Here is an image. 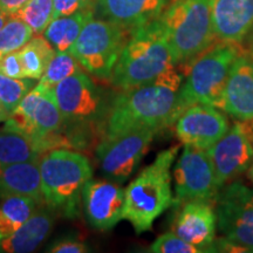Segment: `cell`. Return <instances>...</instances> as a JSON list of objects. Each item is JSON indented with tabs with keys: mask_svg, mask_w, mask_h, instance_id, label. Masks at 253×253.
Masks as SVG:
<instances>
[{
	"mask_svg": "<svg viewBox=\"0 0 253 253\" xmlns=\"http://www.w3.org/2000/svg\"><path fill=\"white\" fill-rule=\"evenodd\" d=\"M184 80L176 67L154 81L121 90L114 97L107 115L102 137L125 134L135 129L162 130L176 122L177 97Z\"/></svg>",
	"mask_w": 253,
	"mask_h": 253,
	"instance_id": "cell-1",
	"label": "cell"
},
{
	"mask_svg": "<svg viewBox=\"0 0 253 253\" xmlns=\"http://www.w3.org/2000/svg\"><path fill=\"white\" fill-rule=\"evenodd\" d=\"M176 67L160 19L136 28L113 69L110 84L120 90L154 81Z\"/></svg>",
	"mask_w": 253,
	"mask_h": 253,
	"instance_id": "cell-2",
	"label": "cell"
},
{
	"mask_svg": "<svg viewBox=\"0 0 253 253\" xmlns=\"http://www.w3.org/2000/svg\"><path fill=\"white\" fill-rule=\"evenodd\" d=\"M178 151L179 145L161 151L125 189L123 219L131 224L137 235L153 229L155 220L173 205L170 169Z\"/></svg>",
	"mask_w": 253,
	"mask_h": 253,
	"instance_id": "cell-3",
	"label": "cell"
},
{
	"mask_svg": "<svg viewBox=\"0 0 253 253\" xmlns=\"http://www.w3.org/2000/svg\"><path fill=\"white\" fill-rule=\"evenodd\" d=\"M243 52V45L217 40L203 53L183 65L186 71L183 73L184 80L177 97L176 118L197 103L219 109L231 67Z\"/></svg>",
	"mask_w": 253,
	"mask_h": 253,
	"instance_id": "cell-4",
	"label": "cell"
},
{
	"mask_svg": "<svg viewBox=\"0 0 253 253\" xmlns=\"http://www.w3.org/2000/svg\"><path fill=\"white\" fill-rule=\"evenodd\" d=\"M43 203L68 218L79 216L82 190L93 177L87 156L72 149H52L39 160Z\"/></svg>",
	"mask_w": 253,
	"mask_h": 253,
	"instance_id": "cell-5",
	"label": "cell"
},
{
	"mask_svg": "<svg viewBox=\"0 0 253 253\" xmlns=\"http://www.w3.org/2000/svg\"><path fill=\"white\" fill-rule=\"evenodd\" d=\"M2 130L28 136L42 154L59 148L74 149L65 131L54 87L46 86L41 81L24 97L14 112L9 114Z\"/></svg>",
	"mask_w": 253,
	"mask_h": 253,
	"instance_id": "cell-6",
	"label": "cell"
},
{
	"mask_svg": "<svg viewBox=\"0 0 253 253\" xmlns=\"http://www.w3.org/2000/svg\"><path fill=\"white\" fill-rule=\"evenodd\" d=\"M160 23L176 66L191 61L217 41L211 0H171Z\"/></svg>",
	"mask_w": 253,
	"mask_h": 253,
	"instance_id": "cell-7",
	"label": "cell"
},
{
	"mask_svg": "<svg viewBox=\"0 0 253 253\" xmlns=\"http://www.w3.org/2000/svg\"><path fill=\"white\" fill-rule=\"evenodd\" d=\"M54 93L73 147H86L90 132L102 123L106 125L110 104L103 91L86 73L80 71L60 81Z\"/></svg>",
	"mask_w": 253,
	"mask_h": 253,
	"instance_id": "cell-8",
	"label": "cell"
},
{
	"mask_svg": "<svg viewBox=\"0 0 253 253\" xmlns=\"http://www.w3.org/2000/svg\"><path fill=\"white\" fill-rule=\"evenodd\" d=\"M131 33L118 24L94 17L82 28L69 53L89 74L109 81Z\"/></svg>",
	"mask_w": 253,
	"mask_h": 253,
	"instance_id": "cell-9",
	"label": "cell"
},
{
	"mask_svg": "<svg viewBox=\"0 0 253 253\" xmlns=\"http://www.w3.org/2000/svg\"><path fill=\"white\" fill-rule=\"evenodd\" d=\"M158 132L157 129L142 128L101 138L95 154L104 178L119 184L128 181Z\"/></svg>",
	"mask_w": 253,
	"mask_h": 253,
	"instance_id": "cell-10",
	"label": "cell"
},
{
	"mask_svg": "<svg viewBox=\"0 0 253 253\" xmlns=\"http://www.w3.org/2000/svg\"><path fill=\"white\" fill-rule=\"evenodd\" d=\"M173 181L176 209L188 202L216 203L220 188L209 150L184 145L173 168Z\"/></svg>",
	"mask_w": 253,
	"mask_h": 253,
	"instance_id": "cell-11",
	"label": "cell"
},
{
	"mask_svg": "<svg viewBox=\"0 0 253 253\" xmlns=\"http://www.w3.org/2000/svg\"><path fill=\"white\" fill-rule=\"evenodd\" d=\"M217 230L230 242L253 252V190L240 182L226 183L214 203Z\"/></svg>",
	"mask_w": 253,
	"mask_h": 253,
	"instance_id": "cell-12",
	"label": "cell"
},
{
	"mask_svg": "<svg viewBox=\"0 0 253 253\" xmlns=\"http://www.w3.org/2000/svg\"><path fill=\"white\" fill-rule=\"evenodd\" d=\"M217 182L226 183L248 172L253 162V121H237L212 148L209 149Z\"/></svg>",
	"mask_w": 253,
	"mask_h": 253,
	"instance_id": "cell-13",
	"label": "cell"
},
{
	"mask_svg": "<svg viewBox=\"0 0 253 253\" xmlns=\"http://www.w3.org/2000/svg\"><path fill=\"white\" fill-rule=\"evenodd\" d=\"M172 126L182 144L202 150L212 148L231 126L223 110L202 103L186 108Z\"/></svg>",
	"mask_w": 253,
	"mask_h": 253,
	"instance_id": "cell-14",
	"label": "cell"
},
{
	"mask_svg": "<svg viewBox=\"0 0 253 253\" xmlns=\"http://www.w3.org/2000/svg\"><path fill=\"white\" fill-rule=\"evenodd\" d=\"M82 205L89 225L108 231L123 219L126 192L119 183L109 179H89L82 190Z\"/></svg>",
	"mask_w": 253,
	"mask_h": 253,
	"instance_id": "cell-15",
	"label": "cell"
},
{
	"mask_svg": "<svg viewBox=\"0 0 253 253\" xmlns=\"http://www.w3.org/2000/svg\"><path fill=\"white\" fill-rule=\"evenodd\" d=\"M172 231L189 244L203 253L213 252L216 239L217 216L214 204L207 202H188L179 207Z\"/></svg>",
	"mask_w": 253,
	"mask_h": 253,
	"instance_id": "cell-16",
	"label": "cell"
},
{
	"mask_svg": "<svg viewBox=\"0 0 253 253\" xmlns=\"http://www.w3.org/2000/svg\"><path fill=\"white\" fill-rule=\"evenodd\" d=\"M219 109L238 121H253V62L245 52L231 67Z\"/></svg>",
	"mask_w": 253,
	"mask_h": 253,
	"instance_id": "cell-17",
	"label": "cell"
},
{
	"mask_svg": "<svg viewBox=\"0 0 253 253\" xmlns=\"http://www.w3.org/2000/svg\"><path fill=\"white\" fill-rule=\"evenodd\" d=\"M170 2L171 0H96L94 17L134 32L160 19Z\"/></svg>",
	"mask_w": 253,
	"mask_h": 253,
	"instance_id": "cell-18",
	"label": "cell"
},
{
	"mask_svg": "<svg viewBox=\"0 0 253 253\" xmlns=\"http://www.w3.org/2000/svg\"><path fill=\"white\" fill-rule=\"evenodd\" d=\"M217 40L243 45L253 31V0H211Z\"/></svg>",
	"mask_w": 253,
	"mask_h": 253,
	"instance_id": "cell-19",
	"label": "cell"
},
{
	"mask_svg": "<svg viewBox=\"0 0 253 253\" xmlns=\"http://www.w3.org/2000/svg\"><path fill=\"white\" fill-rule=\"evenodd\" d=\"M55 211L49 207L41 208L25 221L19 229L0 242V249L7 253H28L34 251L53 229Z\"/></svg>",
	"mask_w": 253,
	"mask_h": 253,
	"instance_id": "cell-20",
	"label": "cell"
},
{
	"mask_svg": "<svg viewBox=\"0 0 253 253\" xmlns=\"http://www.w3.org/2000/svg\"><path fill=\"white\" fill-rule=\"evenodd\" d=\"M23 195L43 203L39 161L8 164L0 176V197Z\"/></svg>",
	"mask_w": 253,
	"mask_h": 253,
	"instance_id": "cell-21",
	"label": "cell"
},
{
	"mask_svg": "<svg viewBox=\"0 0 253 253\" xmlns=\"http://www.w3.org/2000/svg\"><path fill=\"white\" fill-rule=\"evenodd\" d=\"M91 18H94V11H82L54 19L43 31V37L56 53L69 52L80 36L82 28Z\"/></svg>",
	"mask_w": 253,
	"mask_h": 253,
	"instance_id": "cell-22",
	"label": "cell"
},
{
	"mask_svg": "<svg viewBox=\"0 0 253 253\" xmlns=\"http://www.w3.org/2000/svg\"><path fill=\"white\" fill-rule=\"evenodd\" d=\"M38 202L28 196L9 195L0 197V242L14 233L38 208Z\"/></svg>",
	"mask_w": 253,
	"mask_h": 253,
	"instance_id": "cell-23",
	"label": "cell"
},
{
	"mask_svg": "<svg viewBox=\"0 0 253 253\" xmlns=\"http://www.w3.org/2000/svg\"><path fill=\"white\" fill-rule=\"evenodd\" d=\"M55 53V49L45 37H41L40 34L34 38L32 37L18 50L26 79L40 80L45 74L49 62L54 58Z\"/></svg>",
	"mask_w": 253,
	"mask_h": 253,
	"instance_id": "cell-24",
	"label": "cell"
},
{
	"mask_svg": "<svg viewBox=\"0 0 253 253\" xmlns=\"http://www.w3.org/2000/svg\"><path fill=\"white\" fill-rule=\"evenodd\" d=\"M41 153L36 142L15 131H0V162L5 166L39 161Z\"/></svg>",
	"mask_w": 253,
	"mask_h": 253,
	"instance_id": "cell-25",
	"label": "cell"
},
{
	"mask_svg": "<svg viewBox=\"0 0 253 253\" xmlns=\"http://www.w3.org/2000/svg\"><path fill=\"white\" fill-rule=\"evenodd\" d=\"M12 17L28 25L33 34H42L53 20V0H28Z\"/></svg>",
	"mask_w": 253,
	"mask_h": 253,
	"instance_id": "cell-26",
	"label": "cell"
},
{
	"mask_svg": "<svg viewBox=\"0 0 253 253\" xmlns=\"http://www.w3.org/2000/svg\"><path fill=\"white\" fill-rule=\"evenodd\" d=\"M33 37L31 27L20 19L9 17L0 28V60L8 53L19 50Z\"/></svg>",
	"mask_w": 253,
	"mask_h": 253,
	"instance_id": "cell-27",
	"label": "cell"
},
{
	"mask_svg": "<svg viewBox=\"0 0 253 253\" xmlns=\"http://www.w3.org/2000/svg\"><path fill=\"white\" fill-rule=\"evenodd\" d=\"M36 84V80L32 79H14L0 73V102L8 113V116Z\"/></svg>",
	"mask_w": 253,
	"mask_h": 253,
	"instance_id": "cell-28",
	"label": "cell"
},
{
	"mask_svg": "<svg viewBox=\"0 0 253 253\" xmlns=\"http://www.w3.org/2000/svg\"><path fill=\"white\" fill-rule=\"evenodd\" d=\"M81 71V65L69 52L55 53L54 58L49 62L45 74L40 79L46 86L55 87L60 81Z\"/></svg>",
	"mask_w": 253,
	"mask_h": 253,
	"instance_id": "cell-29",
	"label": "cell"
},
{
	"mask_svg": "<svg viewBox=\"0 0 253 253\" xmlns=\"http://www.w3.org/2000/svg\"><path fill=\"white\" fill-rule=\"evenodd\" d=\"M149 251L153 253H203L201 249L189 244L173 231L157 237L150 245Z\"/></svg>",
	"mask_w": 253,
	"mask_h": 253,
	"instance_id": "cell-30",
	"label": "cell"
},
{
	"mask_svg": "<svg viewBox=\"0 0 253 253\" xmlns=\"http://www.w3.org/2000/svg\"><path fill=\"white\" fill-rule=\"evenodd\" d=\"M96 0H53V20L82 11H94Z\"/></svg>",
	"mask_w": 253,
	"mask_h": 253,
	"instance_id": "cell-31",
	"label": "cell"
},
{
	"mask_svg": "<svg viewBox=\"0 0 253 253\" xmlns=\"http://www.w3.org/2000/svg\"><path fill=\"white\" fill-rule=\"evenodd\" d=\"M0 73L14 79H26L18 50L8 53L0 60Z\"/></svg>",
	"mask_w": 253,
	"mask_h": 253,
	"instance_id": "cell-32",
	"label": "cell"
},
{
	"mask_svg": "<svg viewBox=\"0 0 253 253\" xmlns=\"http://www.w3.org/2000/svg\"><path fill=\"white\" fill-rule=\"evenodd\" d=\"M47 251L53 253H86L90 250L84 243L79 242V240L62 239L53 244Z\"/></svg>",
	"mask_w": 253,
	"mask_h": 253,
	"instance_id": "cell-33",
	"label": "cell"
},
{
	"mask_svg": "<svg viewBox=\"0 0 253 253\" xmlns=\"http://www.w3.org/2000/svg\"><path fill=\"white\" fill-rule=\"evenodd\" d=\"M27 1L28 0H0V9L9 18L17 13Z\"/></svg>",
	"mask_w": 253,
	"mask_h": 253,
	"instance_id": "cell-34",
	"label": "cell"
},
{
	"mask_svg": "<svg viewBox=\"0 0 253 253\" xmlns=\"http://www.w3.org/2000/svg\"><path fill=\"white\" fill-rule=\"evenodd\" d=\"M245 40L248 41V46L246 47L243 46V48H244V52L249 55V58L251 59L253 62V31L249 34L248 38H246Z\"/></svg>",
	"mask_w": 253,
	"mask_h": 253,
	"instance_id": "cell-35",
	"label": "cell"
},
{
	"mask_svg": "<svg viewBox=\"0 0 253 253\" xmlns=\"http://www.w3.org/2000/svg\"><path fill=\"white\" fill-rule=\"evenodd\" d=\"M7 118H8V113L6 112L4 107H2L1 102H0V122L6 121V120H7Z\"/></svg>",
	"mask_w": 253,
	"mask_h": 253,
	"instance_id": "cell-36",
	"label": "cell"
},
{
	"mask_svg": "<svg viewBox=\"0 0 253 253\" xmlns=\"http://www.w3.org/2000/svg\"><path fill=\"white\" fill-rule=\"evenodd\" d=\"M7 19H8L7 15H6L4 12H2L1 9H0V28L4 26L6 21H7Z\"/></svg>",
	"mask_w": 253,
	"mask_h": 253,
	"instance_id": "cell-37",
	"label": "cell"
},
{
	"mask_svg": "<svg viewBox=\"0 0 253 253\" xmlns=\"http://www.w3.org/2000/svg\"><path fill=\"white\" fill-rule=\"evenodd\" d=\"M248 175L250 177V179H251V182L253 183V162L251 164V167H250V169L248 170Z\"/></svg>",
	"mask_w": 253,
	"mask_h": 253,
	"instance_id": "cell-38",
	"label": "cell"
},
{
	"mask_svg": "<svg viewBox=\"0 0 253 253\" xmlns=\"http://www.w3.org/2000/svg\"><path fill=\"white\" fill-rule=\"evenodd\" d=\"M6 166L4 163H1L0 162V176H1V173H2V170H4V168H5Z\"/></svg>",
	"mask_w": 253,
	"mask_h": 253,
	"instance_id": "cell-39",
	"label": "cell"
}]
</instances>
